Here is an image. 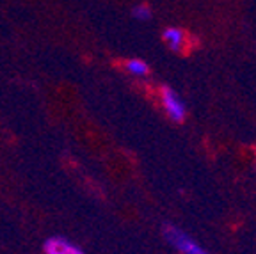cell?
Returning a JSON list of instances; mask_svg holds the SVG:
<instances>
[{
  "label": "cell",
  "mask_w": 256,
  "mask_h": 254,
  "mask_svg": "<svg viewBox=\"0 0 256 254\" xmlns=\"http://www.w3.org/2000/svg\"><path fill=\"white\" fill-rule=\"evenodd\" d=\"M160 104L164 107L166 114L169 116V120L174 123H184L187 118V108H185L184 100L174 89L168 88V86L160 88Z\"/></svg>",
  "instance_id": "cell-2"
},
{
  "label": "cell",
  "mask_w": 256,
  "mask_h": 254,
  "mask_svg": "<svg viewBox=\"0 0 256 254\" xmlns=\"http://www.w3.org/2000/svg\"><path fill=\"white\" fill-rule=\"evenodd\" d=\"M124 70H126V73H130V75H134V76L150 75V66L140 59H128L126 62H124Z\"/></svg>",
  "instance_id": "cell-5"
},
{
  "label": "cell",
  "mask_w": 256,
  "mask_h": 254,
  "mask_svg": "<svg viewBox=\"0 0 256 254\" xmlns=\"http://www.w3.org/2000/svg\"><path fill=\"white\" fill-rule=\"evenodd\" d=\"M162 40L164 43L171 48L172 52H184L187 48V41H188V34L184 28L178 27H168L162 32Z\"/></svg>",
  "instance_id": "cell-3"
},
{
  "label": "cell",
  "mask_w": 256,
  "mask_h": 254,
  "mask_svg": "<svg viewBox=\"0 0 256 254\" xmlns=\"http://www.w3.org/2000/svg\"><path fill=\"white\" fill-rule=\"evenodd\" d=\"M43 250L44 254H84V250L78 246L68 242L66 238H60V236L48 238L43 246Z\"/></svg>",
  "instance_id": "cell-4"
},
{
  "label": "cell",
  "mask_w": 256,
  "mask_h": 254,
  "mask_svg": "<svg viewBox=\"0 0 256 254\" xmlns=\"http://www.w3.org/2000/svg\"><path fill=\"white\" fill-rule=\"evenodd\" d=\"M152 8L148 4H137L136 8L132 9V16L136 20H140V22H146L152 18Z\"/></svg>",
  "instance_id": "cell-6"
},
{
  "label": "cell",
  "mask_w": 256,
  "mask_h": 254,
  "mask_svg": "<svg viewBox=\"0 0 256 254\" xmlns=\"http://www.w3.org/2000/svg\"><path fill=\"white\" fill-rule=\"evenodd\" d=\"M162 233H164V238L169 242V246L174 247L180 254H212V252H208L204 247H201L196 240L192 238L190 234H187L178 226L166 224Z\"/></svg>",
  "instance_id": "cell-1"
}]
</instances>
